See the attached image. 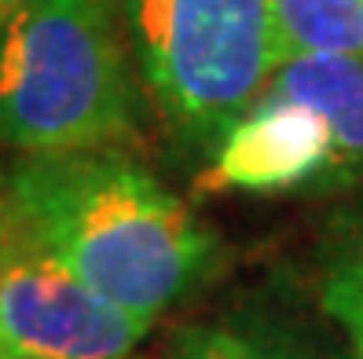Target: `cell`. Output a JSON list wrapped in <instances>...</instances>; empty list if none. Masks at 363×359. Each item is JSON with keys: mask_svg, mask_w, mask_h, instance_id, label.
Instances as JSON below:
<instances>
[{"mask_svg": "<svg viewBox=\"0 0 363 359\" xmlns=\"http://www.w3.org/2000/svg\"><path fill=\"white\" fill-rule=\"evenodd\" d=\"M8 205L23 235L143 323L184 297L213 257L191 209L118 147L23 154Z\"/></svg>", "mask_w": 363, "mask_h": 359, "instance_id": "obj_1", "label": "cell"}, {"mask_svg": "<svg viewBox=\"0 0 363 359\" xmlns=\"http://www.w3.org/2000/svg\"><path fill=\"white\" fill-rule=\"evenodd\" d=\"M121 15V0H26L0 33V143L70 154L136 136Z\"/></svg>", "mask_w": 363, "mask_h": 359, "instance_id": "obj_2", "label": "cell"}, {"mask_svg": "<svg viewBox=\"0 0 363 359\" xmlns=\"http://www.w3.org/2000/svg\"><path fill=\"white\" fill-rule=\"evenodd\" d=\"M125 18L169 132L213 161L283 67L272 0H125Z\"/></svg>", "mask_w": 363, "mask_h": 359, "instance_id": "obj_3", "label": "cell"}, {"mask_svg": "<svg viewBox=\"0 0 363 359\" xmlns=\"http://www.w3.org/2000/svg\"><path fill=\"white\" fill-rule=\"evenodd\" d=\"M147 326L8 224L0 239V341L8 359H133Z\"/></svg>", "mask_w": 363, "mask_h": 359, "instance_id": "obj_4", "label": "cell"}, {"mask_svg": "<svg viewBox=\"0 0 363 359\" xmlns=\"http://www.w3.org/2000/svg\"><path fill=\"white\" fill-rule=\"evenodd\" d=\"M327 121L297 103L261 99L213 154V183L242 191H283V187L323 183L330 169Z\"/></svg>", "mask_w": 363, "mask_h": 359, "instance_id": "obj_5", "label": "cell"}, {"mask_svg": "<svg viewBox=\"0 0 363 359\" xmlns=\"http://www.w3.org/2000/svg\"><path fill=\"white\" fill-rule=\"evenodd\" d=\"M264 99L297 103L330 129V169L319 187L363 180V55H297L275 70Z\"/></svg>", "mask_w": 363, "mask_h": 359, "instance_id": "obj_6", "label": "cell"}, {"mask_svg": "<svg viewBox=\"0 0 363 359\" xmlns=\"http://www.w3.org/2000/svg\"><path fill=\"white\" fill-rule=\"evenodd\" d=\"M283 62L297 55H363V0H272Z\"/></svg>", "mask_w": 363, "mask_h": 359, "instance_id": "obj_7", "label": "cell"}, {"mask_svg": "<svg viewBox=\"0 0 363 359\" xmlns=\"http://www.w3.org/2000/svg\"><path fill=\"white\" fill-rule=\"evenodd\" d=\"M319 301L363 359V202L330 227L319 268Z\"/></svg>", "mask_w": 363, "mask_h": 359, "instance_id": "obj_8", "label": "cell"}, {"mask_svg": "<svg viewBox=\"0 0 363 359\" xmlns=\"http://www.w3.org/2000/svg\"><path fill=\"white\" fill-rule=\"evenodd\" d=\"M169 359H268V355L220 330H187L173 341Z\"/></svg>", "mask_w": 363, "mask_h": 359, "instance_id": "obj_9", "label": "cell"}, {"mask_svg": "<svg viewBox=\"0 0 363 359\" xmlns=\"http://www.w3.org/2000/svg\"><path fill=\"white\" fill-rule=\"evenodd\" d=\"M26 8V0H0V33L11 26V18Z\"/></svg>", "mask_w": 363, "mask_h": 359, "instance_id": "obj_10", "label": "cell"}, {"mask_svg": "<svg viewBox=\"0 0 363 359\" xmlns=\"http://www.w3.org/2000/svg\"><path fill=\"white\" fill-rule=\"evenodd\" d=\"M11 224V205H8V176H0V239Z\"/></svg>", "mask_w": 363, "mask_h": 359, "instance_id": "obj_11", "label": "cell"}, {"mask_svg": "<svg viewBox=\"0 0 363 359\" xmlns=\"http://www.w3.org/2000/svg\"><path fill=\"white\" fill-rule=\"evenodd\" d=\"M0 359H8V352H4V341H0Z\"/></svg>", "mask_w": 363, "mask_h": 359, "instance_id": "obj_12", "label": "cell"}]
</instances>
